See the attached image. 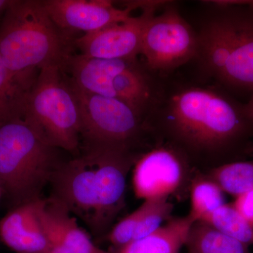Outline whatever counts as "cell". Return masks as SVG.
<instances>
[{
	"label": "cell",
	"instance_id": "7a4b0ae2",
	"mask_svg": "<svg viewBox=\"0 0 253 253\" xmlns=\"http://www.w3.org/2000/svg\"><path fill=\"white\" fill-rule=\"evenodd\" d=\"M166 126L178 142L195 152H219L231 149L249 135L253 127L237 104L217 91L189 87L168 102Z\"/></svg>",
	"mask_w": 253,
	"mask_h": 253
},
{
	"label": "cell",
	"instance_id": "7c38bea8",
	"mask_svg": "<svg viewBox=\"0 0 253 253\" xmlns=\"http://www.w3.org/2000/svg\"><path fill=\"white\" fill-rule=\"evenodd\" d=\"M41 3L60 29L84 34L126 21L136 8L133 2L119 9L108 0H42Z\"/></svg>",
	"mask_w": 253,
	"mask_h": 253
},
{
	"label": "cell",
	"instance_id": "6da1fadb",
	"mask_svg": "<svg viewBox=\"0 0 253 253\" xmlns=\"http://www.w3.org/2000/svg\"><path fill=\"white\" fill-rule=\"evenodd\" d=\"M136 159L131 153L83 147V154L55 171L51 196L101 235L124 207L126 176Z\"/></svg>",
	"mask_w": 253,
	"mask_h": 253
},
{
	"label": "cell",
	"instance_id": "277c9868",
	"mask_svg": "<svg viewBox=\"0 0 253 253\" xmlns=\"http://www.w3.org/2000/svg\"><path fill=\"white\" fill-rule=\"evenodd\" d=\"M58 150L23 116L0 122V184L12 207L42 198L63 162Z\"/></svg>",
	"mask_w": 253,
	"mask_h": 253
},
{
	"label": "cell",
	"instance_id": "2e32d148",
	"mask_svg": "<svg viewBox=\"0 0 253 253\" xmlns=\"http://www.w3.org/2000/svg\"><path fill=\"white\" fill-rule=\"evenodd\" d=\"M168 199L160 198L144 201L134 212L120 221L121 230L132 241L158 230L162 226V223L171 219L174 206Z\"/></svg>",
	"mask_w": 253,
	"mask_h": 253
},
{
	"label": "cell",
	"instance_id": "4fadbf2b",
	"mask_svg": "<svg viewBox=\"0 0 253 253\" xmlns=\"http://www.w3.org/2000/svg\"><path fill=\"white\" fill-rule=\"evenodd\" d=\"M39 217L47 253H94L97 246L78 224L77 218L53 196L42 198Z\"/></svg>",
	"mask_w": 253,
	"mask_h": 253
},
{
	"label": "cell",
	"instance_id": "8992f818",
	"mask_svg": "<svg viewBox=\"0 0 253 253\" xmlns=\"http://www.w3.org/2000/svg\"><path fill=\"white\" fill-rule=\"evenodd\" d=\"M23 116L51 146L78 154L82 121L77 96L62 64L41 68L25 95Z\"/></svg>",
	"mask_w": 253,
	"mask_h": 253
},
{
	"label": "cell",
	"instance_id": "d6986e66",
	"mask_svg": "<svg viewBox=\"0 0 253 253\" xmlns=\"http://www.w3.org/2000/svg\"><path fill=\"white\" fill-rule=\"evenodd\" d=\"M207 175L223 192L236 198L253 189V161L221 165L212 168Z\"/></svg>",
	"mask_w": 253,
	"mask_h": 253
},
{
	"label": "cell",
	"instance_id": "ffe728a7",
	"mask_svg": "<svg viewBox=\"0 0 253 253\" xmlns=\"http://www.w3.org/2000/svg\"><path fill=\"white\" fill-rule=\"evenodd\" d=\"M243 244L253 245V224L236 212L231 204H224L204 221Z\"/></svg>",
	"mask_w": 253,
	"mask_h": 253
},
{
	"label": "cell",
	"instance_id": "d4e9b609",
	"mask_svg": "<svg viewBox=\"0 0 253 253\" xmlns=\"http://www.w3.org/2000/svg\"><path fill=\"white\" fill-rule=\"evenodd\" d=\"M3 197H4V190H3L2 186L0 184V201Z\"/></svg>",
	"mask_w": 253,
	"mask_h": 253
},
{
	"label": "cell",
	"instance_id": "52a82bcc",
	"mask_svg": "<svg viewBox=\"0 0 253 253\" xmlns=\"http://www.w3.org/2000/svg\"><path fill=\"white\" fill-rule=\"evenodd\" d=\"M62 67L75 87L120 100L141 116L151 103V82L136 58L101 59L70 54Z\"/></svg>",
	"mask_w": 253,
	"mask_h": 253
},
{
	"label": "cell",
	"instance_id": "cb8c5ba5",
	"mask_svg": "<svg viewBox=\"0 0 253 253\" xmlns=\"http://www.w3.org/2000/svg\"><path fill=\"white\" fill-rule=\"evenodd\" d=\"M11 0H0V16L5 14L8 7H9Z\"/></svg>",
	"mask_w": 253,
	"mask_h": 253
},
{
	"label": "cell",
	"instance_id": "9a60e30c",
	"mask_svg": "<svg viewBox=\"0 0 253 253\" xmlns=\"http://www.w3.org/2000/svg\"><path fill=\"white\" fill-rule=\"evenodd\" d=\"M189 216L171 218L150 235L136 240L117 253H179L194 224Z\"/></svg>",
	"mask_w": 253,
	"mask_h": 253
},
{
	"label": "cell",
	"instance_id": "3957f363",
	"mask_svg": "<svg viewBox=\"0 0 253 253\" xmlns=\"http://www.w3.org/2000/svg\"><path fill=\"white\" fill-rule=\"evenodd\" d=\"M69 48L68 35L53 22L41 0H11L0 27V55L26 90L36 81V70L63 64Z\"/></svg>",
	"mask_w": 253,
	"mask_h": 253
},
{
	"label": "cell",
	"instance_id": "44dd1931",
	"mask_svg": "<svg viewBox=\"0 0 253 253\" xmlns=\"http://www.w3.org/2000/svg\"><path fill=\"white\" fill-rule=\"evenodd\" d=\"M27 91L10 73L0 55V122L23 116V101Z\"/></svg>",
	"mask_w": 253,
	"mask_h": 253
},
{
	"label": "cell",
	"instance_id": "484cf974",
	"mask_svg": "<svg viewBox=\"0 0 253 253\" xmlns=\"http://www.w3.org/2000/svg\"><path fill=\"white\" fill-rule=\"evenodd\" d=\"M94 253H109L106 252V251H104V250L99 249V248H96V251H95Z\"/></svg>",
	"mask_w": 253,
	"mask_h": 253
},
{
	"label": "cell",
	"instance_id": "ba28073f",
	"mask_svg": "<svg viewBox=\"0 0 253 253\" xmlns=\"http://www.w3.org/2000/svg\"><path fill=\"white\" fill-rule=\"evenodd\" d=\"M71 86L81 110L83 147L131 153V146L142 130V116L120 100L80 90L72 84Z\"/></svg>",
	"mask_w": 253,
	"mask_h": 253
},
{
	"label": "cell",
	"instance_id": "4316f807",
	"mask_svg": "<svg viewBox=\"0 0 253 253\" xmlns=\"http://www.w3.org/2000/svg\"><path fill=\"white\" fill-rule=\"evenodd\" d=\"M249 152L253 153V146L251 148V149H249Z\"/></svg>",
	"mask_w": 253,
	"mask_h": 253
},
{
	"label": "cell",
	"instance_id": "30bf717a",
	"mask_svg": "<svg viewBox=\"0 0 253 253\" xmlns=\"http://www.w3.org/2000/svg\"><path fill=\"white\" fill-rule=\"evenodd\" d=\"M163 1H139L142 9L139 16L116 23L73 41L82 56L101 59H136L140 54L145 30Z\"/></svg>",
	"mask_w": 253,
	"mask_h": 253
},
{
	"label": "cell",
	"instance_id": "9c48e42d",
	"mask_svg": "<svg viewBox=\"0 0 253 253\" xmlns=\"http://www.w3.org/2000/svg\"><path fill=\"white\" fill-rule=\"evenodd\" d=\"M198 51V36L176 9L168 8L150 20L140 51L149 69L170 71L197 56Z\"/></svg>",
	"mask_w": 253,
	"mask_h": 253
},
{
	"label": "cell",
	"instance_id": "8fae6325",
	"mask_svg": "<svg viewBox=\"0 0 253 253\" xmlns=\"http://www.w3.org/2000/svg\"><path fill=\"white\" fill-rule=\"evenodd\" d=\"M186 171V161L175 150L161 146L148 151L134 165V194L144 201L169 198L184 184Z\"/></svg>",
	"mask_w": 253,
	"mask_h": 253
},
{
	"label": "cell",
	"instance_id": "ac0fdd59",
	"mask_svg": "<svg viewBox=\"0 0 253 253\" xmlns=\"http://www.w3.org/2000/svg\"><path fill=\"white\" fill-rule=\"evenodd\" d=\"M191 210L188 216L194 222L206 221L225 204L224 192L207 174H198L190 185Z\"/></svg>",
	"mask_w": 253,
	"mask_h": 253
},
{
	"label": "cell",
	"instance_id": "5bb4252c",
	"mask_svg": "<svg viewBox=\"0 0 253 253\" xmlns=\"http://www.w3.org/2000/svg\"><path fill=\"white\" fill-rule=\"evenodd\" d=\"M42 198L11 208L0 220V238L16 253H47L39 217Z\"/></svg>",
	"mask_w": 253,
	"mask_h": 253
},
{
	"label": "cell",
	"instance_id": "7402d4cb",
	"mask_svg": "<svg viewBox=\"0 0 253 253\" xmlns=\"http://www.w3.org/2000/svg\"><path fill=\"white\" fill-rule=\"evenodd\" d=\"M231 204L241 217L253 224V189L237 196Z\"/></svg>",
	"mask_w": 253,
	"mask_h": 253
},
{
	"label": "cell",
	"instance_id": "603a6c76",
	"mask_svg": "<svg viewBox=\"0 0 253 253\" xmlns=\"http://www.w3.org/2000/svg\"><path fill=\"white\" fill-rule=\"evenodd\" d=\"M245 111L250 119L253 121V94L250 98L249 102L244 104Z\"/></svg>",
	"mask_w": 253,
	"mask_h": 253
},
{
	"label": "cell",
	"instance_id": "e0dca14e",
	"mask_svg": "<svg viewBox=\"0 0 253 253\" xmlns=\"http://www.w3.org/2000/svg\"><path fill=\"white\" fill-rule=\"evenodd\" d=\"M185 246L189 253H251L247 245L203 221L191 226Z\"/></svg>",
	"mask_w": 253,
	"mask_h": 253
},
{
	"label": "cell",
	"instance_id": "5b68a950",
	"mask_svg": "<svg viewBox=\"0 0 253 253\" xmlns=\"http://www.w3.org/2000/svg\"><path fill=\"white\" fill-rule=\"evenodd\" d=\"M208 20L198 36L208 72L225 85L253 94V1L226 4Z\"/></svg>",
	"mask_w": 253,
	"mask_h": 253
}]
</instances>
